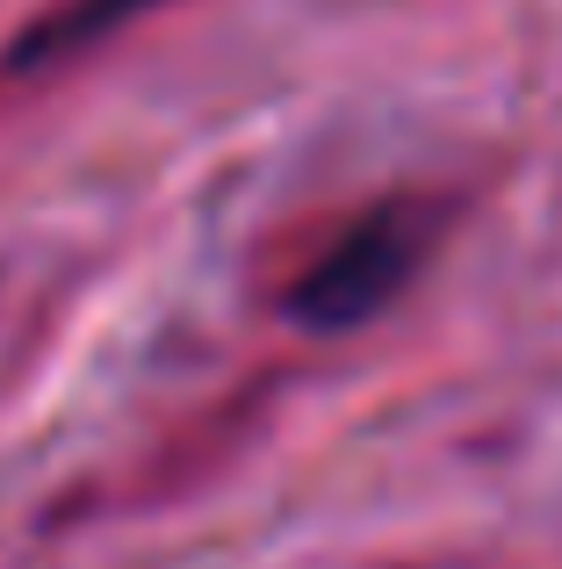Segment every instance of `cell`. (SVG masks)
<instances>
[{"label": "cell", "mask_w": 562, "mask_h": 569, "mask_svg": "<svg viewBox=\"0 0 562 569\" xmlns=\"http://www.w3.org/2000/svg\"><path fill=\"white\" fill-rule=\"evenodd\" d=\"M138 8H152V0H58V14H43V22L8 51L0 80H22V72H51L58 58L87 51L94 37H109V29H116V22H130Z\"/></svg>", "instance_id": "cell-2"}, {"label": "cell", "mask_w": 562, "mask_h": 569, "mask_svg": "<svg viewBox=\"0 0 562 569\" xmlns=\"http://www.w3.org/2000/svg\"><path fill=\"white\" fill-rule=\"evenodd\" d=\"M433 231H440V217H433L425 194H390V202L361 209V217L289 281L281 310H289L295 325H310V332H353V325H368L375 310H390L397 296L411 289V274H419L425 252H433Z\"/></svg>", "instance_id": "cell-1"}]
</instances>
